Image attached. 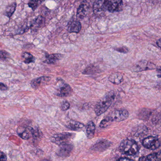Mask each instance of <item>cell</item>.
Wrapping results in <instances>:
<instances>
[{"instance_id":"obj_1","label":"cell","mask_w":161,"mask_h":161,"mask_svg":"<svg viewBox=\"0 0 161 161\" xmlns=\"http://www.w3.org/2000/svg\"><path fill=\"white\" fill-rule=\"evenodd\" d=\"M123 7V0H96L93 5V10L95 15H102L106 12H119Z\"/></svg>"},{"instance_id":"obj_2","label":"cell","mask_w":161,"mask_h":161,"mask_svg":"<svg viewBox=\"0 0 161 161\" xmlns=\"http://www.w3.org/2000/svg\"><path fill=\"white\" fill-rule=\"evenodd\" d=\"M115 98V93L113 91L106 93L95 106V112L96 115L100 116L106 112L112 104Z\"/></svg>"},{"instance_id":"obj_3","label":"cell","mask_w":161,"mask_h":161,"mask_svg":"<svg viewBox=\"0 0 161 161\" xmlns=\"http://www.w3.org/2000/svg\"><path fill=\"white\" fill-rule=\"evenodd\" d=\"M120 150L123 154L127 155H135L139 150V145L132 139L123 140L120 145Z\"/></svg>"},{"instance_id":"obj_4","label":"cell","mask_w":161,"mask_h":161,"mask_svg":"<svg viewBox=\"0 0 161 161\" xmlns=\"http://www.w3.org/2000/svg\"><path fill=\"white\" fill-rule=\"evenodd\" d=\"M129 113L126 109H118L109 114L106 117L111 122H120L127 119L128 118Z\"/></svg>"},{"instance_id":"obj_5","label":"cell","mask_w":161,"mask_h":161,"mask_svg":"<svg viewBox=\"0 0 161 161\" xmlns=\"http://www.w3.org/2000/svg\"><path fill=\"white\" fill-rule=\"evenodd\" d=\"M73 137V134L70 133H62L54 135L51 139V142L57 145L62 146L69 144Z\"/></svg>"},{"instance_id":"obj_6","label":"cell","mask_w":161,"mask_h":161,"mask_svg":"<svg viewBox=\"0 0 161 161\" xmlns=\"http://www.w3.org/2000/svg\"><path fill=\"white\" fill-rule=\"evenodd\" d=\"M17 133L20 138L24 139H28L35 137L38 133L33 128L30 126L20 127L17 129Z\"/></svg>"},{"instance_id":"obj_7","label":"cell","mask_w":161,"mask_h":161,"mask_svg":"<svg viewBox=\"0 0 161 161\" xmlns=\"http://www.w3.org/2000/svg\"><path fill=\"white\" fill-rule=\"evenodd\" d=\"M142 144L148 149L155 150L160 146V141L157 137L149 136L143 140Z\"/></svg>"},{"instance_id":"obj_8","label":"cell","mask_w":161,"mask_h":161,"mask_svg":"<svg viewBox=\"0 0 161 161\" xmlns=\"http://www.w3.org/2000/svg\"><path fill=\"white\" fill-rule=\"evenodd\" d=\"M91 0H85L81 2L77 11V17L79 19H83L89 13L91 8Z\"/></svg>"},{"instance_id":"obj_9","label":"cell","mask_w":161,"mask_h":161,"mask_svg":"<svg viewBox=\"0 0 161 161\" xmlns=\"http://www.w3.org/2000/svg\"><path fill=\"white\" fill-rule=\"evenodd\" d=\"M154 69H155V66L154 64L146 60H142L136 63L132 68V70L134 72H141Z\"/></svg>"},{"instance_id":"obj_10","label":"cell","mask_w":161,"mask_h":161,"mask_svg":"<svg viewBox=\"0 0 161 161\" xmlns=\"http://www.w3.org/2000/svg\"><path fill=\"white\" fill-rule=\"evenodd\" d=\"M73 90L69 84H62L60 85L59 88L56 90L55 94L58 96L61 97H66L71 94Z\"/></svg>"},{"instance_id":"obj_11","label":"cell","mask_w":161,"mask_h":161,"mask_svg":"<svg viewBox=\"0 0 161 161\" xmlns=\"http://www.w3.org/2000/svg\"><path fill=\"white\" fill-rule=\"evenodd\" d=\"M81 29L80 22L77 20H71L68 23V31L70 32L78 33Z\"/></svg>"},{"instance_id":"obj_12","label":"cell","mask_w":161,"mask_h":161,"mask_svg":"<svg viewBox=\"0 0 161 161\" xmlns=\"http://www.w3.org/2000/svg\"><path fill=\"white\" fill-rule=\"evenodd\" d=\"M73 149V146L70 144H67L61 146L60 149L59 150L58 155L61 157H67Z\"/></svg>"},{"instance_id":"obj_13","label":"cell","mask_w":161,"mask_h":161,"mask_svg":"<svg viewBox=\"0 0 161 161\" xmlns=\"http://www.w3.org/2000/svg\"><path fill=\"white\" fill-rule=\"evenodd\" d=\"M50 80V78L48 77H42L33 79L31 82V85L32 88H37L39 87L44 82L49 81Z\"/></svg>"},{"instance_id":"obj_14","label":"cell","mask_w":161,"mask_h":161,"mask_svg":"<svg viewBox=\"0 0 161 161\" xmlns=\"http://www.w3.org/2000/svg\"><path fill=\"white\" fill-rule=\"evenodd\" d=\"M62 55L61 54H52L46 56V59L44 62L48 64H54L61 59Z\"/></svg>"},{"instance_id":"obj_15","label":"cell","mask_w":161,"mask_h":161,"mask_svg":"<svg viewBox=\"0 0 161 161\" xmlns=\"http://www.w3.org/2000/svg\"><path fill=\"white\" fill-rule=\"evenodd\" d=\"M160 153H154L147 156L141 157L139 161H160Z\"/></svg>"},{"instance_id":"obj_16","label":"cell","mask_w":161,"mask_h":161,"mask_svg":"<svg viewBox=\"0 0 161 161\" xmlns=\"http://www.w3.org/2000/svg\"><path fill=\"white\" fill-rule=\"evenodd\" d=\"M109 80L115 84H119L123 81V77L121 74L116 73L111 74L109 77Z\"/></svg>"},{"instance_id":"obj_17","label":"cell","mask_w":161,"mask_h":161,"mask_svg":"<svg viewBox=\"0 0 161 161\" xmlns=\"http://www.w3.org/2000/svg\"><path fill=\"white\" fill-rule=\"evenodd\" d=\"M96 126L94 123L92 121L88 122L86 125V132L87 136L89 139H91L95 134Z\"/></svg>"},{"instance_id":"obj_18","label":"cell","mask_w":161,"mask_h":161,"mask_svg":"<svg viewBox=\"0 0 161 161\" xmlns=\"http://www.w3.org/2000/svg\"><path fill=\"white\" fill-rule=\"evenodd\" d=\"M16 6L17 4L16 2H14L7 6L5 11L4 15L9 18H11L15 11Z\"/></svg>"},{"instance_id":"obj_19","label":"cell","mask_w":161,"mask_h":161,"mask_svg":"<svg viewBox=\"0 0 161 161\" xmlns=\"http://www.w3.org/2000/svg\"><path fill=\"white\" fill-rule=\"evenodd\" d=\"M84 126V124L80 123V122L75 121H70V122H69V124L67 126V127L73 130L81 129Z\"/></svg>"},{"instance_id":"obj_20","label":"cell","mask_w":161,"mask_h":161,"mask_svg":"<svg viewBox=\"0 0 161 161\" xmlns=\"http://www.w3.org/2000/svg\"><path fill=\"white\" fill-rule=\"evenodd\" d=\"M22 57L23 58V62L26 64H29L33 63L35 61V58L32 55L28 52H24L22 54Z\"/></svg>"},{"instance_id":"obj_21","label":"cell","mask_w":161,"mask_h":161,"mask_svg":"<svg viewBox=\"0 0 161 161\" xmlns=\"http://www.w3.org/2000/svg\"><path fill=\"white\" fill-rule=\"evenodd\" d=\"M45 0H29L28 6L34 11Z\"/></svg>"},{"instance_id":"obj_22","label":"cell","mask_w":161,"mask_h":161,"mask_svg":"<svg viewBox=\"0 0 161 161\" xmlns=\"http://www.w3.org/2000/svg\"><path fill=\"white\" fill-rule=\"evenodd\" d=\"M44 23V18L41 16H39L36 17L33 22L31 27H41Z\"/></svg>"},{"instance_id":"obj_23","label":"cell","mask_w":161,"mask_h":161,"mask_svg":"<svg viewBox=\"0 0 161 161\" xmlns=\"http://www.w3.org/2000/svg\"><path fill=\"white\" fill-rule=\"evenodd\" d=\"M151 114V111L149 109L145 108L141 110L139 116L143 119H146L149 117Z\"/></svg>"},{"instance_id":"obj_24","label":"cell","mask_w":161,"mask_h":161,"mask_svg":"<svg viewBox=\"0 0 161 161\" xmlns=\"http://www.w3.org/2000/svg\"><path fill=\"white\" fill-rule=\"evenodd\" d=\"M97 70L98 69L97 67H95L93 66H90L85 69L83 72V74H93L97 73Z\"/></svg>"},{"instance_id":"obj_25","label":"cell","mask_w":161,"mask_h":161,"mask_svg":"<svg viewBox=\"0 0 161 161\" xmlns=\"http://www.w3.org/2000/svg\"><path fill=\"white\" fill-rule=\"evenodd\" d=\"M111 123H112V122L106 117L105 118H104L103 120L102 121L100 124V127L101 128H102L106 127L110 124Z\"/></svg>"},{"instance_id":"obj_26","label":"cell","mask_w":161,"mask_h":161,"mask_svg":"<svg viewBox=\"0 0 161 161\" xmlns=\"http://www.w3.org/2000/svg\"><path fill=\"white\" fill-rule=\"evenodd\" d=\"M9 54L8 52L5 51H0V58L2 60H7L9 58Z\"/></svg>"},{"instance_id":"obj_27","label":"cell","mask_w":161,"mask_h":161,"mask_svg":"<svg viewBox=\"0 0 161 161\" xmlns=\"http://www.w3.org/2000/svg\"><path fill=\"white\" fill-rule=\"evenodd\" d=\"M114 49L116 51L123 53H127L128 51V49L126 47H119L115 48Z\"/></svg>"},{"instance_id":"obj_28","label":"cell","mask_w":161,"mask_h":161,"mask_svg":"<svg viewBox=\"0 0 161 161\" xmlns=\"http://www.w3.org/2000/svg\"><path fill=\"white\" fill-rule=\"evenodd\" d=\"M70 107V103L67 101H64L62 102L61 104V109L63 111H65V110H68Z\"/></svg>"},{"instance_id":"obj_29","label":"cell","mask_w":161,"mask_h":161,"mask_svg":"<svg viewBox=\"0 0 161 161\" xmlns=\"http://www.w3.org/2000/svg\"><path fill=\"white\" fill-rule=\"evenodd\" d=\"M7 156L4 152L0 151V161H6Z\"/></svg>"},{"instance_id":"obj_30","label":"cell","mask_w":161,"mask_h":161,"mask_svg":"<svg viewBox=\"0 0 161 161\" xmlns=\"http://www.w3.org/2000/svg\"><path fill=\"white\" fill-rule=\"evenodd\" d=\"M8 90V87L6 85L0 82V90L1 91H6Z\"/></svg>"},{"instance_id":"obj_31","label":"cell","mask_w":161,"mask_h":161,"mask_svg":"<svg viewBox=\"0 0 161 161\" xmlns=\"http://www.w3.org/2000/svg\"><path fill=\"white\" fill-rule=\"evenodd\" d=\"M117 161H134L131 159H128L127 158H121L120 159H118Z\"/></svg>"},{"instance_id":"obj_32","label":"cell","mask_w":161,"mask_h":161,"mask_svg":"<svg viewBox=\"0 0 161 161\" xmlns=\"http://www.w3.org/2000/svg\"><path fill=\"white\" fill-rule=\"evenodd\" d=\"M157 44L159 48H161V39H159L157 42Z\"/></svg>"},{"instance_id":"obj_33","label":"cell","mask_w":161,"mask_h":161,"mask_svg":"<svg viewBox=\"0 0 161 161\" xmlns=\"http://www.w3.org/2000/svg\"><path fill=\"white\" fill-rule=\"evenodd\" d=\"M50 161V160H47V159H44V160H43V161Z\"/></svg>"}]
</instances>
